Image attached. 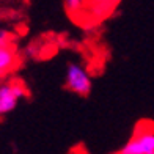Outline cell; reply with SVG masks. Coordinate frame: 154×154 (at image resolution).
I'll return each mask as SVG.
<instances>
[{
  "label": "cell",
  "instance_id": "obj_1",
  "mask_svg": "<svg viewBox=\"0 0 154 154\" xmlns=\"http://www.w3.org/2000/svg\"><path fill=\"white\" fill-rule=\"evenodd\" d=\"M120 5V0H65L68 17L82 29L104 22Z\"/></svg>",
  "mask_w": 154,
  "mask_h": 154
},
{
  "label": "cell",
  "instance_id": "obj_2",
  "mask_svg": "<svg viewBox=\"0 0 154 154\" xmlns=\"http://www.w3.org/2000/svg\"><path fill=\"white\" fill-rule=\"evenodd\" d=\"M142 121L134 131V135L126 142L116 154H154V124Z\"/></svg>",
  "mask_w": 154,
  "mask_h": 154
},
{
  "label": "cell",
  "instance_id": "obj_3",
  "mask_svg": "<svg viewBox=\"0 0 154 154\" xmlns=\"http://www.w3.org/2000/svg\"><path fill=\"white\" fill-rule=\"evenodd\" d=\"M65 87L79 96H87L91 91V79L85 68L79 63H69L66 66Z\"/></svg>",
  "mask_w": 154,
  "mask_h": 154
},
{
  "label": "cell",
  "instance_id": "obj_4",
  "mask_svg": "<svg viewBox=\"0 0 154 154\" xmlns=\"http://www.w3.org/2000/svg\"><path fill=\"white\" fill-rule=\"evenodd\" d=\"M17 101L19 97L14 91V88H13L11 82L0 87V113L2 115H6L14 110L17 106Z\"/></svg>",
  "mask_w": 154,
  "mask_h": 154
},
{
  "label": "cell",
  "instance_id": "obj_5",
  "mask_svg": "<svg viewBox=\"0 0 154 154\" xmlns=\"http://www.w3.org/2000/svg\"><path fill=\"white\" fill-rule=\"evenodd\" d=\"M14 68H16V54L10 46L5 44V41H2V46H0V74L5 75Z\"/></svg>",
  "mask_w": 154,
  "mask_h": 154
},
{
  "label": "cell",
  "instance_id": "obj_6",
  "mask_svg": "<svg viewBox=\"0 0 154 154\" xmlns=\"http://www.w3.org/2000/svg\"><path fill=\"white\" fill-rule=\"evenodd\" d=\"M68 154H83L80 149H74V151H71V152H68Z\"/></svg>",
  "mask_w": 154,
  "mask_h": 154
}]
</instances>
